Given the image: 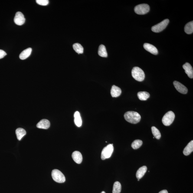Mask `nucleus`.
<instances>
[{
	"instance_id": "f257e3e1",
	"label": "nucleus",
	"mask_w": 193,
	"mask_h": 193,
	"mask_svg": "<svg viewBox=\"0 0 193 193\" xmlns=\"http://www.w3.org/2000/svg\"><path fill=\"white\" fill-rule=\"evenodd\" d=\"M124 118L125 120L129 123L136 124L140 121L141 116L137 112L130 111L125 114Z\"/></svg>"
},
{
	"instance_id": "f03ea898",
	"label": "nucleus",
	"mask_w": 193,
	"mask_h": 193,
	"mask_svg": "<svg viewBox=\"0 0 193 193\" xmlns=\"http://www.w3.org/2000/svg\"><path fill=\"white\" fill-rule=\"evenodd\" d=\"M132 75L135 80L139 82L143 81L145 78V74L140 68L135 67L132 70Z\"/></svg>"
},
{
	"instance_id": "7ed1b4c3",
	"label": "nucleus",
	"mask_w": 193,
	"mask_h": 193,
	"mask_svg": "<svg viewBox=\"0 0 193 193\" xmlns=\"http://www.w3.org/2000/svg\"><path fill=\"white\" fill-rule=\"evenodd\" d=\"M52 176L56 182L62 183L65 182L66 178L61 171L57 169L53 170L52 172Z\"/></svg>"
},
{
	"instance_id": "20e7f679",
	"label": "nucleus",
	"mask_w": 193,
	"mask_h": 193,
	"mask_svg": "<svg viewBox=\"0 0 193 193\" xmlns=\"http://www.w3.org/2000/svg\"><path fill=\"white\" fill-rule=\"evenodd\" d=\"M175 119V113L172 111H170L166 113L163 117L162 123L165 126H169L172 124Z\"/></svg>"
},
{
	"instance_id": "39448f33",
	"label": "nucleus",
	"mask_w": 193,
	"mask_h": 193,
	"mask_svg": "<svg viewBox=\"0 0 193 193\" xmlns=\"http://www.w3.org/2000/svg\"><path fill=\"white\" fill-rule=\"evenodd\" d=\"M113 144H109L104 148L102 150L101 158L102 160H105L110 157L113 152Z\"/></svg>"
},
{
	"instance_id": "423d86ee",
	"label": "nucleus",
	"mask_w": 193,
	"mask_h": 193,
	"mask_svg": "<svg viewBox=\"0 0 193 193\" xmlns=\"http://www.w3.org/2000/svg\"><path fill=\"white\" fill-rule=\"evenodd\" d=\"M169 20L166 19L161 22L152 27L151 29L155 33H159L165 29L169 23Z\"/></svg>"
},
{
	"instance_id": "0eeeda50",
	"label": "nucleus",
	"mask_w": 193,
	"mask_h": 193,
	"mask_svg": "<svg viewBox=\"0 0 193 193\" xmlns=\"http://www.w3.org/2000/svg\"><path fill=\"white\" fill-rule=\"evenodd\" d=\"M150 9L149 5L147 4H142L136 6L134 9L136 14L139 15H143L149 12Z\"/></svg>"
},
{
	"instance_id": "6e6552de",
	"label": "nucleus",
	"mask_w": 193,
	"mask_h": 193,
	"mask_svg": "<svg viewBox=\"0 0 193 193\" xmlns=\"http://www.w3.org/2000/svg\"><path fill=\"white\" fill-rule=\"evenodd\" d=\"M14 23L16 24L19 25H21L25 22V18L22 13L18 11L15 14L14 18Z\"/></svg>"
},
{
	"instance_id": "1a4fd4ad",
	"label": "nucleus",
	"mask_w": 193,
	"mask_h": 193,
	"mask_svg": "<svg viewBox=\"0 0 193 193\" xmlns=\"http://www.w3.org/2000/svg\"><path fill=\"white\" fill-rule=\"evenodd\" d=\"M173 83L175 88L180 93L183 94H186L188 93V88L182 83L177 81H174Z\"/></svg>"
},
{
	"instance_id": "9d476101",
	"label": "nucleus",
	"mask_w": 193,
	"mask_h": 193,
	"mask_svg": "<svg viewBox=\"0 0 193 193\" xmlns=\"http://www.w3.org/2000/svg\"><path fill=\"white\" fill-rule=\"evenodd\" d=\"M144 48L147 51L151 53V54L154 55H157L158 53V51L156 47L154 46L152 44H147V43H145L143 45Z\"/></svg>"
},
{
	"instance_id": "9b49d317",
	"label": "nucleus",
	"mask_w": 193,
	"mask_h": 193,
	"mask_svg": "<svg viewBox=\"0 0 193 193\" xmlns=\"http://www.w3.org/2000/svg\"><path fill=\"white\" fill-rule=\"evenodd\" d=\"M183 68L185 70L186 73L190 78H193V70L192 66L189 63L187 62L183 66Z\"/></svg>"
},
{
	"instance_id": "f8f14e48",
	"label": "nucleus",
	"mask_w": 193,
	"mask_h": 193,
	"mask_svg": "<svg viewBox=\"0 0 193 193\" xmlns=\"http://www.w3.org/2000/svg\"><path fill=\"white\" fill-rule=\"evenodd\" d=\"M72 158L73 160L78 164H81L82 161V155L80 152L78 151H75L72 154Z\"/></svg>"
},
{
	"instance_id": "ddd939ff",
	"label": "nucleus",
	"mask_w": 193,
	"mask_h": 193,
	"mask_svg": "<svg viewBox=\"0 0 193 193\" xmlns=\"http://www.w3.org/2000/svg\"><path fill=\"white\" fill-rule=\"evenodd\" d=\"M50 123L46 119H43L38 122L37 125V128L39 129H47L50 127Z\"/></svg>"
},
{
	"instance_id": "4468645a",
	"label": "nucleus",
	"mask_w": 193,
	"mask_h": 193,
	"mask_svg": "<svg viewBox=\"0 0 193 193\" xmlns=\"http://www.w3.org/2000/svg\"><path fill=\"white\" fill-rule=\"evenodd\" d=\"M122 91L120 88L113 85L111 90V95L113 97H117L120 96Z\"/></svg>"
},
{
	"instance_id": "2eb2a0df",
	"label": "nucleus",
	"mask_w": 193,
	"mask_h": 193,
	"mask_svg": "<svg viewBox=\"0 0 193 193\" xmlns=\"http://www.w3.org/2000/svg\"><path fill=\"white\" fill-rule=\"evenodd\" d=\"M32 49L31 48H29L21 52L19 55L20 58L21 60H24L28 58L31 55Z\"/></svg>"
},
{
	"instance_id": "dca6fc26",
	"label": "nucleus",
	"mask_w": 193,
	"mask_h": 193,
	"mask_svg": "<svg viewBox=\"0 0 193 193\" xmlns=\"http://www.w3.org/2000/svg\"><path fill=\"white\" fill-rule=\"evenodd\" d=\"M193 151V141H191L185 147L183 151V153L185 155H189Z\"/></svg>"
},
{
	"instance_id": "f3484780",
	"label": "nucleus",
	"mask_w": 193,
	"mask_h": 193,
	"mask_svg": "<svg viewBox=\"0 0 193 193\" xmlns=\"http://www.w3.org/2000/svg\"><path fill=\"white\" fill-rule=\"evenodd\" d=\"M74 121L76 126L80 127L82 125V120L80 112L76 111L74 114Z\"/></svg>"
},
{
	"instance_id": "a211bd4d",
	"label": "nucleus",
	"mask_w": 193,
	"mask_h": 193,
	"mask_svg": "<svg viewBox=\"0 0 193 193\" xmlns=\"http://www.w3.org/2000/svg\"><path fill=\"white\" fill-rule=\"evenodd\" d=\"M147 170V168L146 166H143L139 168L136 172L137 178L138 179H141L144 176Z\"/></svg>"
},
{
	"instance_id": "6ab92c4d",
	"label": "nucleus",
	"mask_w": 193,
	"mask_h": 193,
	"mask_svg": "<svg viewBox=\"0 0 193 193\" xmlns=\"http://www.w3.org/2000/svg\"><path fill=\"white\" fill-rule=\"evenodd\" d=\"M15 133L17 139L19 141L21 140L22 138L26 134V132L25 129L21 128L17 129L15 131Z\"/></svg>"
},
{
	"instance_id": "aec40b11",
	"label": "nucleus",
	"mask_w": 193,
	"mask_h": 193,
	"mask_svg": "<svg viewBox=\"0 0 193 193\" xmlns=\"http://www.w3.org/2000/svg\"><path fill=\"white\" fill-rule=\"evenodd\" d=\"M98 54L101 57H107L108 54L107 52L106 47L103 44L99 46L98 50Z\"/></svg>"
},
{
	"instance_id": "412c9836",
	"label": "nucleus",
	"mask_w": 193,
	"mask_h": 193,
	"mask_svg": "<svg viewBox=\"0 0 193 193\" xmlns=\"http://www.w3.org/2000/svg\"><path fill=\"white\" fill-rule=\"evenodd\" d=\"M137 96L139 100L145 101L149 97L150 94L147 92H139L137 93Z\"/></svg>"
},
{
	"instance_id": "4be33fe9",
	"label": "nucleus",
	"mask_w": 193,
	"mask_h": 193,
	"mask_svg": "<svg viewBox=\"0 0 193 193\" xmlns=\"http://www.w3.org/2000/svg\"><path fill=\"white\" fill-rule=\"evenodd\" d=\"M185 31L186 34H191L193 32V21L188 23L185 27Z\"/></svg>"
},
{
	"instance_id": "5701e85b",
	"label": "nucleus",
	"mask_w": 193,
	"mask_h": 193,
	"mask_svg": "<svg viewBox=\"0 0 193 193\" xmlns=\"http://www.w3.org/2000/svg\"><path fill=\"white\" fill-rule=\"evenodd\" d=\"M73 49L76 53L79 54H82L83 53L84 49L81 44L78 43H76L73 44Z\"/></svg>"
},
{
	"instance_id": "b1692460",
	"label": "nucleus",
	"mask_w": 193,
	"mask_h": 193,
	"mask_svg": "<svg viewBox=\"0 0 193 193\" xmlns=\"http://www.w3.org/2000/svg\"><path fill=\"white\" fill-rule=\"evenodd\" d=\"M121 191V185L120 182L116 181L114 184L112 193H120Z\"/></svg>"
},
{
	"instance_id": "393cba45",
	"label": "nucleus",
	"mask_w": 193,
	"mask_h": 193,
	"mask_svg": "<svg viewBox=\"0 0 193 193\" xmlns=\"http://www.w3.org/2000/svg\"><path fill=\"white\" fill-rule=\"evenodd\" d=\"M151 130L153 134L154 137L156 138L157 139H159L161 137L160 132L158 129L155 127L153 126L151 128Z\"/></svg>"
},
{
	"instance_id": "a878e982",
	"label": "nucleus",
	"mask_w": 193,
	"mask_h": 193,
	"mask_svg": "<svg viewBox=\"0 0 193 193\" xmlns=\"http://www.w3.org/2000/svg\"><path fill=\"white\" fill-rule=\"evenodd\" d=\"M142 143H143V142H142V141L139 140V139H136L132 142L131 147L133 149H137L140 147L142 145Z\"/></svg>"
},
{
	"instance_id": "bb28decb",
	"label": "nucleus",
	"mask_w": 193,
	"mask_h": 193,
	"mask_svg": "<svg viewBox=\"0 0 193 193\" xmlns=\"http://www.w3.org/2000/svg\"><path fill=\"white\" fill-rule=\"evenodd\" d=\"M36 1L37 4L43 6L47 5L49 3L48 0H36Z\"/></svg>"
},
{
	"instance_id": "cd10ccee",
	"label": "nucleus",
	"mask_w": 193,
	"mask_h": 193,
	"mask_svg": "<svg viewBox=\"0 0 193 193\" xmlns=\"http://www.w3.org/2000/svg\"><path fill=\"white\" fill-rule=\"evenodd\" d=\"M7 53L3 50H0V59L3 58L6 55Z\"/></svg>"
},
{
	"instance_id": "c85d7f7f",
	"label": "nucleus",
	"mask_w": 193,
	"mask_h": 193,
	"mask_svg": "<svg viewBox=\"0 0 193 193\" xmlns=\"http://www.w3.org/2000/svg\"><path fill=\"white\" fill-rule=\"evenodd\" d=\"M159 193H168V192L167 190H163L161 191Z\"/></svg>"
},
{
	"instance_id": "c756f323",
	"label": "nucleus",
	"mask_w": 193,
	"mask_h": 193,
	"mask_svg": "<svg viewBox=\"0 0 193 193\" xmlns=\"http://www.w3.org/2000/svg\"><path fill=\"white\" fill-rule=\"evenodd\" d=\"M101 193H106V192H105V191H102Z\"/></svg>"
},
{
	"instance_id": "7c9ffc66",
	"label": "nucleus",
	"mask_w": 193,
	"mask_h": 193,
	"mask_svg": "<svg viewBox=\"0 0 193 193\" xmlns=\"http://www.w3.org/2000/svg\"><path fill=\"white\" fill-rule=\"evenodd\" d=\"M138 181H139V179H138Z\"/></svg>"
}]
</instances>
